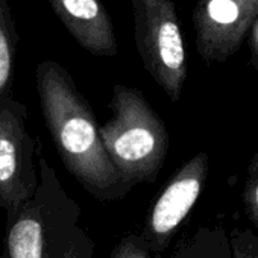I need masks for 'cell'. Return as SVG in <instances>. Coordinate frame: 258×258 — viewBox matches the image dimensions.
<instances>
[{
    "label": "cell",
    "mask_w": 258,
    "mask_h": 258,
    "mask_svg": "<svg viewBox=\"0 0 258 258\" xmlns=\"http://www.w3.org/2000/svg\"><path fill=\"white\" fill-rule=\"evenodd\" d=\"M191 19L199 56L207 64L225 62L258 20V0H198Z\"/></svg>",
    "instance_id": "52a82bcc"
},
{
    "label": "cell",
    "mask_w": 258,
    "mask_h": 258,
    "mask_svg": "<svg viewBox=\"0 0 258 258\" xmlns=\"http://www.w3.org/2000/svg\"><path fill=\"white\" fill-rule=\"evenodd\" d=\"M28 108L7 97L0 105V208L7 225L34 198L38 187V170L34 164L37 139L28 129Z\"/></svg>",
    "instance_id": "5b68a950"
},
{
    "label": "cell",
    "mask_w": 258,
    "mask_h": 258,
    "mask_svg": "<svg viewBox=\"0 0 258 258\" xmlns=\"http://www.w3.org/2000/svg\"><path fill=\"white\" fill-rule=\"evenodd\" d=\"M38 187L7 225L2 258H93L94 241L79 204L66 191L37 139Z\"/></svg>",
    "instance_id": "7a4b0ae2"
},
{
    "label": "cell",
    "mask_w": 258,
    "mask_h": 258,
    "mask_svg": "<svg viewBox=\"0 0 258 258\" xmlns=\"http://www.w3.org/2000/svg\"><path fill=\"white\" fill-rule=\"evenodd\" d=\"M109 258H160V255L152 252L148 241L139 231L124 235L114 247Z\"/></svg>",
    "instance_id": "8fae6325"
},
{
    "label": "cell",
    "mask_w": 258,
    "mask_h": 258,
    "mask_svg": "<svg viewBox=\"0 0 258 258\" xmlns=\"http://www.w3.org/2000/svg\"><path fill=\"white\" fill-rule=\"evenodd\" d=\"M241 202L249 222L258 229V163L249 161L244 187L241 191Z\"/></svg>",
    "instance_id": "7c38bea8"
},
{
    "label": "cell",
    "mask_w": 258,
    "mask_h": 258,
    "mask_svg": "<svg viewBox=\"0 0 258 258\" xmlns=\"http://www.w3.org/2000/svg\"><path fill=\"white\" fill-rule=\"evenodd\" d=\"M208 172V154L201 151L176 170L151 207L140 234L157 255L170 246L179 226L195 208L205 188Z\"/></svg>",
    "instance_id": "8992f818"
},
{
    "label": "cell",
    "mask_w": 258,
    "mask_h": 258,
    "mask_svg": "<svg viewBox=\"0 0 258 258\" xmlns=\"http://www.w3.org/2000/svg\"><path fill=\"white\" fill-rule=\"evenodd\" d=\"M250 64L253 69L258 70V20L255 22V25L250 29Z\"/></svg>",
    "instance_id": "5bb4252c"
},
{
    "label": "cell",
    "mask_w": 258,
    "mask_h": 258,
    "mask_svg": "<svg viewBox=\"0 0 258 258\" xmlns=\"http://www.w3.org/2000/svg\"><path fill=\"white\" fill-rule=\"evenodd\" d=\"M111 117L99 126L106 155L129 185L154 184L169 152V133L163 118L137 88L115 84L109 102Z\"/></svg>",
    "instance_id": "3957f363"
},
{
    "label": "cell",
    "mask_w": 258,
    "mask_h": 258,
    "mask_svg": "<svg viewBox=\"0 0 258 258\" xmlns=\"http://www.w3.org/2000/svg\"><path fill=\"white\" fill-rule=\"evenodd\" d=\"M136 47L145 70L172 102L182 96L187 52L173 0H131Z\"/></svg>",
    "instance_id": "277c9868"
},
{
    "label": "cell",
    "mask_w": 258,
    "mask_h": 258,
    "mask_svg": "<svg viewBox=\"0 0 258 258\" xmlns=\"http://www.w3.org/2000/svg\"><path fill=\"white\" fill-rule=\"evenodd\" d=\"M228 237L232 258H258V234L234 228Z\"/></svg>",
    "instance_id": "4fadbf2b"
},
{
    "label": "cell",
    "mask_w": 258,
    "mask_h": 258,
    "mask_svg": "<svg viewBox=\"0 0 258 258\" xmlns=\"http://www.w3.org/2000/svg\"><path fill=\"white\" fill-rule=\"evenodd\" d=\"M19 46V34L16 20L8 0H0V105L13 96V79L16 69V56Z\"/></svg>",
    "instance_id": "9c48e42d"
},
{
    "label": "cell",
    "mask_w": 258,
    "mask_h": 258,
    "mask_svg": "<svg viewBox=\"0 0 258 258\" xmlns=\"http://www.w3.org/2000/svg\"><path fill=\"white\" fill-rule=\"evenodd\" d=\"M182 258H232L228 232L222 226H201L179 241Z\"/></svg>",
    "instance_id": "30bf717a"
},
{
    "label": "cell",
    "mask_w": 258,
    "mask_h": 258,
    "mask_svg": "<svg viewBox=\"0 0 258 258\" xmlns=\"http://www.w3.org/2000/svg\"><path fill=\"white\" fill-rule=\"evenodd\" d=\"M172 258H182V250H181V246H179V244H178V247H176L175 253L172 255Z\"/></svg>",
    "instance_id": "9a60e30c"
},
{
    "label": "cell",
    "mask_w": 258,
    "mask_h": 258,
    "mask_svg": "<svg viewBox=\"0 0 258 258\" xmlns=\"http://www.w3.org/2000/svg\"><path fill=\"white\" fill-rule=\"evenodd\" d=\"M250 160H252V161H255V163H258V152H256V154H255V155H253Z\"/></svg>",
    "instance_id": "2e32d148"
},
{
    "label": "cell",
    "mask_w": 258,
    "mask_h": 258,
    "mask_svg": "<svg viewBox=\"0 0 258 258\" xmlns=\"http://www.w3.org/2000/svg\"><path fill=\"white\" fill-rule=\"evenodd\" d=\"M76 43L94 56L118 52L112 20L100 0H47Z\"/></svg>",
    "instance_id": "ba28073f"
},
{
    "label": "cell",
    "mask_w": 258,
    "mask_h": 258,
    "mask_svg": "<svg viewBox=\"0 0 258 258\" xmlns=\"http://www.w3.org/2000/svg\"><path fill=\"white\" fill-rule=\"evenodd\" d=\"M35 84L46 127L67 172L100 202L123 199L131 187L106 155L93 108L70 73L56 61H43Z\"/></svg>",
    "instance_id": "6da1fadb"
}]
</instances>
